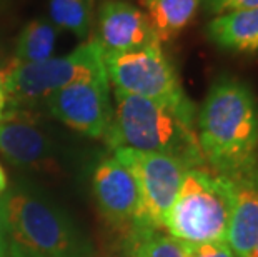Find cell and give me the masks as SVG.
Listing matches in <instances>:
<instances>
[{
  "mask_svg": "<svg viewBox=\"0 0 258 257\" xmlns=\"http://www.w3.org/2000/svg\"><path fill=\"white\" fill-rule=\"evenodd\" d=\"M207 37L223 50L258 54V7L217 15L207 24Z\"/></svg>",
  "mask_w": 258,
  "mask_h": 257,
  "instance_id": "7c38bea8",
  "label": "cell"
},
{
  "mask_svg": "<svg viewBox=\"0 0 258 257\" xmlns=\"http://www.w3.org/2000/svg\"><path fill=\"white\" fill-rule=\"evenodd\" d=\"M110 257H130L127 252H123V254H120V255H110Z\"/></svg>",
  "mask_w": 258,
  "mask_h": 257,
  "instance_id": "d4e9b609",
  "label": "cell"
},
{
  "mask_svg": "<svg viewBox=\"0 0 258 257\" xmlns=\"http://www.w3.org/2000/svg\"><path fill=\"white\" fill-rule=\"evenodd\" d=\"M203 5L208 14L222 15L233 10L258 7V0H203Z\"/></svg>",
  "mask_w": 258,
  "mask_h": 257,
  "instance_id": "d6986e66",
  "label": "cell"
},
{
  "mask_svg": "<svg viewBox=\"0 0 258 257\" xmlns=\"http://www.w3.org/2000/svg\"><path fill=\"white\" fill-rule=\"evenodd\" d=\"M0 152L17 166H35L50 154L45 134L27 120H0Z\"/></svg>",
  "mask_w": 258,
  "mask_h": 257,
  "instance_id": "4fadbf2b",
  "label": "cell"
},
{
  "mask_svg": "<svg viewBox=\"0 0 258 257\" xmlns=\"http://www.w3.org/2000/svg\"><path fill=\"white\" fill-rule=\"evenodd\" d=\"M9 257H93V247L58 205L27 189L0 197Z\"/></svg>",
  "mask_w": 258,
  "mask_h": 257,
  "instance_id": "3957f363",
  "label": "cell"
},
{
  "mask_svg": "<svg viewBox=\"0 0 258 257\" xmlns=\"http://www.w3.org/2000/svg\"><path fill=\"white\" fill-rule=\"evenodd\" d=\"M107 77L105 52L97 39L82 43L65 57H50L35 64L12 60L5 67V92L9 99L35 100L82 80Z\"/></svg>",
  "mask_w": 258,
  "mask_h": 257,
  "instance_id": "5b68a950",
  "label": "cell"
},
{
  "mask_svg": "<svg viewBox=\"0 0 258 257\" xmlns=\"http://www.w3.org/2000/svg\"><path fill=\"white\" fill-rule=\"evenodd\" d=\"M197 139L205 166L233 177L258 166V100L246 82L222 75L197 114Z\"/></svg>",
  "mask_w": 258,
  "mask_h": 257,
  "instance_id": "6da1fadb",
  "label": "cell"
},
{
  "mask_svg": "<svg viewBox=\"0 0 258 257\" xmlns=\"http://www.w3.org/2000/svg\"><path fill=\"white\" fill-rule=\"evenodd\" d=\"M251 257H258V242H256V247L253 250V254H251Z\"/></svg>",
  "mask_w": 258,
  "mask_h": 257,
  "instance_id": "cb8c5ba5",
  "label": "cell"
},
{
  "mask_svg": "<svg viewBox=\"0 0 258 257\" xmlns=\"http://www.w3.org/2000/svg\"><path fill=\"white\" fill-rule=\"evenodd\" d=\"M98 35L103 52H128L160 43L147 15L123 0H105L98 9Z\"/></svg>",
  "mask_w": 258,
  "mask_h": 257,
  "instance_id": "30bf717a",
  "label": "cell"
},
{
  "mask_svg": "<svg viewBox=\"0 0 258 257\" xmlns=\"http://www.w3.org/2000/svg\"><path fill=\"white\" fill-rule=\"evenodd\" d=\"M113 157L132 172L139 187L140 205L134 229L162 231L190 166L178 157L128 147L113 149Z\"/></svg>",
  "mask_w": 258,
  "mask_h": 257,
  "instance_id": "8992f818",
  "label": "cell"
},
{
  "mask_svg": "<svg viewBox=\"0 0 258 257\" xmlns=\"http://www.w3.org/2000/svg\"><path fill=\"white\" fill-rule=\"evenodd\" d=\"M5 189H7V174H5L2 164H0V197L4 195Z\"/></svg>",
  "mask_w": 258,
  "mask_h": 257,
  "instance_id": "7402d4cb",
  "label": "cell"
},
{
  "mask_svg": "<svg viewBox=\"0 0 258 257\" xmlns=\"http://www.w3.org/2000/svg\"><path fill=\"white\" fill-rule=\"evenodd\" d=\"M203 0H142L158 42L175 39L195 19Z\"/></svg>",
  "mask_w": 258,
  "mask_h": 257,
  "instance_id": "5bb4252c",
  "label": "cell"
},
{
  "mask_svg": "<svg viewBox=\"0 0 258 257\" xmlns=\"http://www.w3.org/2000/svg\"><path fill=\"white\" fill-rule=\"evenodd\" d=\"M7 92H5L2 87H0V120L4 119V112H5V107H7Z\"/></svg>",
  "mask_w": 258,
  "mask_h": 257,
  "instance_id": "44dd1931",
  "label": "cell"
},
{
  "mask_svg": "<svg viewBox=\"0 0 258 257\" xmlns=\"http://www.w3.org/2000/svg\"><path fill=\"white\" fill-rule=\"evenodd\" d=\"M0 257H9L7 240H5V231H4V221H2V209H0Z\"/></svg>",
  "mask_w": 258,
  "mask_h": 257,
  "instance_id": "ffe728a7",
  "label": "cell"
},
{
  "mask_svg": "<svg viewBox=\"0 0 258 257\" xmlns=\"http://www.w3.org/2000/svg\"><path fill=\"white\" fill-rule=\"evenodd\" d=\"M89 2H92V0H89Z\"/></svg>",
  "mask_w": 258,
  "mask_h": 257,
  "instance_id": "484cf974",
  "label": "cell"
},
{
  "mask_svg": "<svg viewBox=\"0 0 258 257\" xmlns=\"http://www.w3.org/2000/svg\"><path fill=\"white\" fill-rule=\"evenodd\" d=\"M90 5L89 0H48V17L55 27L87 37L92 20Z\"/></svg>",
  "mask_w": 258,
  "mask_h": 257,
  "instance_id": "e0dca14e",
  "label": "cell"
},
{
  "mask_svg": "<svg viewBox=\"0 0 258 257\" xmlns=\"http://www.w3.org/2000/svg\"><path fill=\"white\" fill-rule=\"evenodd\" d=\"M0 87L5 90V67H0Z\"/></svg>",
  "mask_w": 258,
  "mask_h": 257,
  "instance_id": "603a6c76",
  "label": "cell"
},
{
  "mask_svg": "<svg viewBox=\"0 0 258 257\" xmlns=\"http://www.w3.org/2000/svg\"><path fill=\"white\" fill-rule=\"evenodd\" d=\"M232 212V182L208 167H190L170 207L168 236L186 244L227 240Z\"/></svg>",
  "mask_w": 258,
  "mask_h": 257,
  "instance_id": "277c9868",
  "label": "cell"
},
{
  "mask_svg": "<svg viewBox=\"0 0 258 257\" xmlns=\"http://www.w3.org/2000/svg\"><path fill=\"white\" fill-rule=\"evenodd\" d=\"M57 43V27L45 19H34L22 29L15 59L19 64H35L52 57Z\"/></svg>",
  "mask_w": 258,
  "mask_h": 257,
  "instance_id": "9a60e30c",
  "label": "cell"
},
{
  "mask_svg": "<svg viewBox=\"0 0 258 257\" xmlns=\"http://www.w3.org/2000/svg\"><path fill=\"white\" fill-rule=\"evenodd\" d=\"M228 179L232 182V212L227 242L235 257H251L258 242V166Z\"/></svg>",
  "mask_w": 258,
  "mask_h": 257,
  "instance_id": "8fae6325",
  "label": "cell"
},
{
  "mask_svg": "<svg viewBox=\"0 0 258 257\" xmlns=\"http://www.w3.org/2000/svg\"><path fill=\"white\" fill-rule=\"evenodd\" d=\"M125 252L130 257H185L180 240L162 231L134 229L128 232Z\"/></svg>",
  "mask_w": 258,
  "mask_h": 257,
  "instance_id": "2e32d148",
  "label": "cell"
},
{
  "mask_svg": "<svg viewBox=\"0 0 258 257\" xmlns=\"http://www.w3.org/2000/svg\"><path fill=\"white\" fill-rule=\"evenodd\" d=\"M182 244L185 257H235L232 247L227 240L218 242H202V244Z\"/></svg>",
  "mask_w": 258,
  "mask_h": 257,
  "instance_id": "ac0fdd59",
  "label": "cell"
},
{
  "mask_svg": "<svg viewBox=\"0 0 258 257\" xmlns=\"http://www.w3.org/2000/svg\"><path fill=\"white\" fill-rule=\"evenodd\" d=\"M105 70L115 90L162 102H183V87L160 43L105 54Z\"/></svg>",
  "mask_w": 258,
  "mask_h": 257,
  "instance_id": "52a82bcc",
  "label": "cell"
},
{
  "mask_svg": "<svg viewBox=\"0 0 258 257\" xmlns=\"http://www.w3.org/2000/svg\"><path fill=\"white\" fill-rule=\"evenodd\" d=\"M47 106L52 116L70 129L93 139H103L113 117L108 77L70 84L48 95Z\"/></svg>",
  "mask_w": 258,
  "mask_h": 257,
  "instance_id": "ba28073f",
  "label": "cell"
},
{
  "mask_svg": "<svg viewBox=\"0 0 258 257\" xmlns=\"http://www.w3.org/2000/svg\"><path fill=\"white\" fill-rule=\"evenodd\" d=\"M115 111L105 139L110 149L158 152L178 157L190 167H207L197 139L194 102H162L115 90Z\"/></svg>",
  "mask_w": 258,
  "mask_h": 257,
  "instance_id": "7a4b0ae2",
  "label": "cell"
},
{
  "mask_svg": "<svg viewBox=\"0 0 258 257\" xmlns=\"http://www.w3.org/2000/svg\"><path fill=\"white\" fill-rule=\"evenodd\" d=\"M93 195L102 214L117 227H135L140 195L132 172L113 156L98 164L93 172Z\"/></svg>",
  "mask_w": 258,
  "mask_h": 257,
  "instance_id": "9c48e42d",
  "label": "cell"
}]
</instances>
